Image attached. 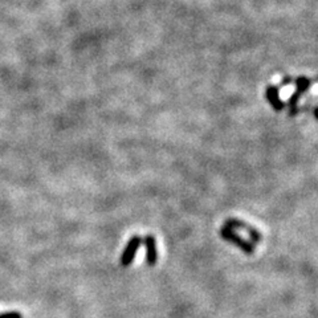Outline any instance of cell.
Masks as SVG:
<instances>
[{
    "label": "cell",
    "instance_id": "obj_7",
    "mask_svg": "<svg viewBox=\"0 0 318 318\" xmlns=\"http://www.w3.org/2000/svg\"><path fill=\"white\" fill-rule=\"evenodd\" d=\"M0 318H23V316L18 312H10V313H3L0 314Z\"/></svg>",
    "mask_w": 318,
    "mask_h": 318
},
{
    "label": "cell",
    "instance_id": "obj_4",
    "mask_svg": "<svg viewBox=\"0 0 318 318\" xmlns=\"http://www.w3.org/2000/svg\"><path fill=\"white\" fill-rule=\"evenodd\" d=\"M146 248V262L148 266H154L158 262V252H156V242L152 235H148L144 240Z\"/></svg>",
    "mask_w": 318,
    "mask_h": 318
},
{
    "label": "cell",
    "instance_id": "obj_2",
    "mask_svg": "<svg viewBox=\"0 0 318 318\" xmlns=\"http://www.w3.org/2000/svg\"><path fill=\"white\" fill-rule=\"evenodd\" d=\"M140 246H142V238H140V236L136 235L130 238L129 242H128V244H126L125 250H124V252H122L121 254L122 266L128 268V266L132 265V262H134V258H136V250H140Z\"/></svg>",
    "mask_w": 318,
    "mask_h": 318
},
{
    "label": "cell",
    "instance_id": "obj_3",
    "mask_svg": "<svg viewBox=\"0 0 318 318\" xmlns=\"http://www.w3.org/2000/svg\"><path fill=\"white\" fill-rule=\"evenodd\" d=\"M226 227H230L232 228V230H244V231H246L248 232V235L250 236V238H252V242H254V246L262 240V235L260 234L258 230L250 227V226H248V224L242 222V220L228 219L227 222H226Z\"/></svg>",
    "mask_w": 318,
    "mask_h": 318
},
{
    "label": "cell",
    "instance_id": "obj_5",
    "mask_svg": "<svg viewBox=\"0 0 318 318\" xmlns=\"http://www.w3.org/2000/svg\"><path fill=\"white\" fill-rule=\"evenodd\" d=\"M265 96H266V100L269 101V104H270V106L273 108V110L281 112V110L285 108V102H282L280 98V90H278V88L273 86V85H269V86L266 88Z\"/></svg>",
    "mask_w": 318,
    "mask_h": 318
},
{
    "label": "cell",
    "instance_id": "obj_1",
    "mask_svg": "<svg viewBox=\"0 0 318 318\" xmlns=\"http://www.w3.org/2000/svg\"><path fill=\"white\" fill-rule=\"evenodd\" d=\"M220 236H222V238H224L226 242H232L234 246L240 248V250H242V252H246V254H252L254 252V250H256V246H254V242H248V240H246V238H242V236H238L235 232V230H232V228L230 227H226V226L222 227V230H220Z\"/></svg>",
    "mask_w": 318,
    "mask_h": 318
},
{
    "label": "cell",
    "instance_id": "obj_6",
    "mask_svg": "<svg viewBox=\"0 0 318 318\" xmlns=\"http://www.w3.org/2000/svg\"><path fill=\"white\" fill-rule=\"evenodd\" d=\"M312 86V80H309L308 77H298L296 80V90L300 92L301 94L308 92Z\"/></svg>",
    "mask_w": 318,
    "mask_h": 318
},
{
    "label": "cell",
    "instance_id": "obj_8",
    "mask_svg": "<svg viewBox=\"0 0 318 318\" xmlns=\"http://www.w3.org/2000/svg\"><path fill=\"white\" fill-rule=\"evenodd\" d=\"M289 82H290V78H289V77L288 78L282 80V85H285V84H289Z\"/></svg>",
    "mask_w": 318,
    "mask_h": 318
}]
</instances>
